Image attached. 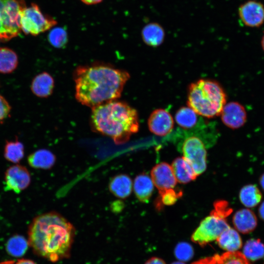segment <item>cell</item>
Wrapping results in <instances>:
<instances>
[{"label": "cell", "instance_id": "cell-20", "mask_svg": "<svg viewBox=\"0 0 264 264\" xmlns=\"http://www.w3.org/2000/svg\"><path fill=\"white\" fill-rule=\"evenodd\" d=\"M219 246L227 252H234L242 246V240L239 233L230 227L225 230L217 238Z\"/></svg>", "mask_w": 264, "mask_h": 264}, {"label": "cell", "instance_id": "cell-15", "mask_svg": "<svg viewBox=\"0 0 264 264\" xmlns=\"http://www.w3.org/2000/svg\"><path fill=\"white\" fill-rule=\"evenodd\" d=\"M54 88V79L46 72H43L37 75L32 80L31 84L32 93L40 98H47L50 96Z\"/></svg>", "mask_w": 264, "mask_h": 264}, {"label": "cell", "instance_id": "cell-32", "mask_svg": "<svg viewBox=\"0 0 264 264\" xmlns=\"http://www.w3.org/2000/svg\"><path fill=\"white\" fill-rule=\"evenodd\" d=\"M214 209L211 212L219 217L226 219L232 212V209L229 206L226 200H218L214 203Z\"/></svg>", "mask_w": 264, "mask_h": 264}, {"label": "cell", "instance_id": "cell-19", "mask_svg": "<svg viewBox=\"0 0 264 264\" xmlns=\"http://www.w3.org/2000/svg\"><path fill=\"white\" fill-rule=\"evenodd\" d=\"M28 164L35 169H49L56 161L55 155L49 150H38L31 154L27 158Z\"/></svg>", "mask_w": 264, "mask_h": 264}, {"label": "cell", "instance_id": "cell-7", "mask_svg": "<svg viewBox=\"0 0 264 264\" xmlns=\"http://www.w3.org/2000/svg\"><path fill=\"white\" fill-rule=\"evenodd\" d=\"M230 227L226 219L210 213L200 223L191 236V240L202 247L217 239L219 236Z\"/></svg>", "mask_w": 264, "mask_h": 264}, {"label": "cell", "instance_id": "cell-9", "mask_svg": "<svg viewBox=\"0 0 264 264\" xmlns=\"http://www.w3.org/2000/svg\"><path fill=\"white\" fill-rule=\"evenodd\" d=\"M4 189L19 194L27 188L31 181L29 171L23 166L16 164L9 167L5 171Z\"/></svg>", "mask_w": 264, "mask_h": 264}, {"label": "cell", "instance_id": "cell-5", "mask_svg": "<svg viewBox=\"0 0 264 264\" xmlns=\"http://www.w3.org/2000/svg\"><path fill=\"white\" fill-rule=\"evenodd\" d=\"M26 7L24 0H0V39L7 41L21 33V17Z\"/></svg>", "mask_w": 264, "mask_h": 264}, {"label": "cell", "instance_id": "cell-2", "mask_svg": "<svg viewBox=\"0 0 264 264\" xmlns=\"http://www.w3.org/2000/svg\"><path fill=\"white\" fill-rule=\"evenodd\" d=\"M75 232L64 216L49 212L32 220L28 229V241L36 255L56 262L69 257Z\"/></svg>", "mask_w": 264, "mask_h": 264}, {"label": "cell", "instance_id": "cell-13", "mask_svg": "<svg viewBox=\"0 0 264 264\" xmlns=\"http://www.w3.org/2000/svg\"><path fill=\"white\" fill-rule=\"evenodd\" d=\"M151 176L159 192L174 188L177 182L172 166L166 162L155 165L151 171Z\"/></svg>", "mask_w": 264, "mask_h": 264}, {"label": "cell", "instance_id": "cell-35", "mask_svg": "<svg viewBox=\"0 0 264 264\" xmlns=\"http://www.w3.org/2000/svg\"><path fill=\"white\" fill-rule=\"evenodd\" d=\"M145 264H166L162 259L157 257H152L146 262Z\"/></svg>", "mask_w": 264, "mask_h": 264}, {"label": "cell", "instance_id": "cell-8", "mask_svg": "<svg viewBox=\"0 0 264 264\" xmlns=\"http://www.w3.org/2000/svg\"><path fill=\"white\" fill-rule=\"evenodd\" d=\"M181 150L183 157L190 162L198 176L205 171L207 152L204 143L199 138L195 136L186 138Z\"/></svg>", "mask_w": 264, "mask_h": 264}, {"label": "cell", "instance_id": "cell-41", "mask_svg": "<svg viewBox=\"0 0 264 264\" xmlns=\"http://www.w3.org/2000/svg\"><path fill=\"white\" fill-rule=\"evenodd\" d=\"M261 44L262 48L264 51V35L262 37Z\"/></svg>", "mask_w": 264, "mask_h": 264}, {"label": "cell", "instance_id": "cell-34", "mask_svg": "<svg viewBox=\"0 0 264 264\" xmlns=\"http://www.w3.org/2000/svg\"><path fill=\"white\" fill-rule=\"evenodd\" d=\"M192 264H215V263L212 256L201 259L193 263Z\"/></svg>", "mask_w": 264, "mask_h": 264}, {"label": "cell", "instance_id": "cell-33", "mask_svg": "<svg viewBox=\"0 0 264 264\" xmlns=\"http://www.w3.org/2000/svg\"><path fill=\"white\" fill-rule=\"evenodd\" d=\"M11 107L6 99L0 94V121L6 119L9 115Z\"/></svg>", "mask_w": 264, "mask_h": 264}, {"label": "cell", "instance_id": "cell-17", "mask_svg": "<svg viewBox=\"0 0 264 264\" xmlns=\"http://www.w3.org/2000/svg\"><path fill=\"white\" fill-rule=\"evenodd\" d=\"M133 189L135 197L140 202L148 203L153 193L154 184L151 177L143 173L135 177Z\"/></svg>", "mask_w": 264, "mask_h": 264}, {"label": "cell", "instance_id": "cell-30", "mask_svg": "<svg viewBox=\"0 0 264 264\" xmlns=\"http://www.w3.org/2000/svg\"><path fill=\"white\" fill-rule=\"evenodd\" d=\"M194 252L192 246L186 242L178 243L174 249L176 257L181 262H187L194 256Z\"/></svg>", "mask_w": 264, "mask_h": 264}, {"label": "cell", "instance_id": "cell-24", "mask_svg": "<svg viewBox=\"0 0 264 264\" xmlns=\"http://www.w3.org/2000/svg\"><path fill=\"white\" fill-rule=\"evenodd\" d=\"M198 114L189 107H182L176 112L175 120L177 124L184 129H190L197 124Z\"/></svg>", "mask_w": 264, "mask_h": 264}, {"label": "cell", "instance_id": "cell-3", "mask_svg": "<svg viewBox=\"0 0 264 264\" xmlns=\"http://www.w3.org/2000/svg\"><path fill=\"white\" fill-rule=\"evenodd\" d=\"M90 124L94 132L110 137L117 145L127 142L139 128L136 110L116 100L92 108Z\"/></svg>", "mask_w": 264, "mask_h": 264}, {"label": "cell", "instance_id": "cell-42", "mask_svg": "<svg viewBox=\"0 0 264 264\" xmlns=\"http://www.w3.org/2000/svg\"><path fill=\"white\" fill-rule=\"evenodd\" d=\"M171 264H185L184 263H183L182 262H175L173 263H172Z\"/></svg>", "mask_w": 264, "mask_h": 264}, {"label": "cell", "instance_id": "cell-21", "mask_svg": "<svg viewBox=\"0 0 264 264\" xmlns=\"http://www.w3.org/2000/svg\"><path fill=\"white\" fill-rule=\"evenodd\" d=\"M141 37L146 44L152 47H156L163 43L165 32L160 24L153 22L146 25L143 27L141 31Z\"/></svg>", "mask_w": 264, "mask_h": 264}, {"label": "cell", "instance_id": "cell-39", "mask_svg": "<svg viewBox=\"0 0 264 264\" xmlns=\"http://www.w3.org/2000/svg\"><path fill=\"white\" fill-rule=\"evenodd\" d=\"M260 185L264 191V173L261 176L260 178Z\"/></svg>", "mask_w": 264, "mask_h": 264}, {"label": "cell", "instance_id": "cell-25", "mask_svg": "<svg viewBox=\"0 0 264 264\" xmlns=\"http://www.w3.org/2000/svg\"><path fill=\"white\" fill-rule=\"evenodd\" d=\"M29 246L28 241L23 236L14 235L10 237L6 244V250L10 255L21 257L26 252Z\"/></svg>", "mask_w": 264, "mask_h": 264}, {"label": "cell", "instance_id": "cell-38", "mask_svg": "<svg viewBox=\"0 0 264 264\" xmlns=\"http://www.w3.org/2000/svg\"><path fill=\"white\" fill-rule=\"evenodd\" d=\"M259 215L262 220H264V201L260 206L259 209Z\"/></svg>", "mask_w": 264, "mask_h": 264}, {"label": "cell", "instance_id": "cell-18", "mask_svg": "<svg viewBox=\"0 0 264 264\" xmlns=\"http://www.w3.org/2000/svg\"><path fill=\"white\" fill-rule=\"evenodd\" d=\"M132 184V180L128 175L120 174L110 179L109 188L110 192L115 197L125 199L131 194Z\"/></svg>", "mask_w": 264, "mask_h": 264}, {"label": "cell", "instance_id": "cell-36", "mask_svg": "<svg viewBox=\"0 0 264 264\" xmlns=\"http://www.w3.org/2000/svg\"><path fill=\"white\" fill-rule=\"evenodd\" d=\"M14 264H36L34 261L29 260L22 259H19Z\"/></svg>", "mask_w": 264, "mask_h": 264}, {"label": "cell", "instance_id": "cell-29", "mask_svg": "<svg viewBox=\"0 0 264 264\" xmlns=\"http://www.w3.org/2000/svg\"><path fill=\"white\" fill-rule=\"evenodd\" d=\"M47 38L49 43L54 47L58 48L65 47L68 41L66 30L60 27L51 29Z\"/></svg>", "mask_w": 264, "mask_h": 264}, {"label": "cell", "instance_id": "cell-14", "mask_svg": "<svg viewBox=\"0 0 264 264\" xmlns=\"http://www.w3.org/2000/svg\"><path fill=\"white\" fill-rule=\"evenodd\" d=\"M233 224L239 232L248 234L254 230L257 225V219L255 213L246 208L235 212L232 218Z\"/></svg>", "mask_w": 264, "mask_h": 264}, {"label": "cell", "instance_id": "cell-22", "mask_svg": "<svg viewBox=\"0 0 264 264\" xmlns=\"http://www.w3.org/2000/svg\"><path fill=\"white\" fill-rule=\"evenodd\" d=\"M239 198L244 206L253 208L261 202L262 194L256 185L250 184L244 186L240 190Z\"/></svg>", "mask_w": 264, "mask_h": 264}, {"label": "cell", "instance_id": "cell-27", "mask_svg": "<svg viewBox=\"0 0 264 264\" xmlns=\"http://www.w3.org/2000/svg\"><path fill=\"white\" fill-rule=\"evenodd\" d=\"M242 254L249 261L259 260L264 257V244L259 239H249L244 245Z\"/></svg>", "mask_w": 264, "mask_h": 264}, {"label": "cell", "instance_id": "cell-40", "mask_svg": "<svg viewBox=\"0 0 264 264\" xmlns=\"http://www.w3.org/2000/svg\"><path fill=\"white\" fill-rule=\"evenodd\" d=\"M15 262L13 260H8L0 262V264H14Z\"/></svg>", "mask_w": 264, "mask_h": 264}, {"label": "cell", "instance_id": "cell-4", "mask_svg": "<svg viewBox=\"0 0 264 264\" xmlns=\"http://www.w3.org/2000/svg\"><path fill=\"white\" fill-rule=\"evenodd\" d=\"M226 102V93L215 81L201 79L189 86L187 105L198 115L208 118L217 116Z\"/></svg>", "mask_w": 264, "mask_h": 264}, {"label": "cell", "instance_id": "cell-6", "mask_svg": "<svg viewBox=\"0 0 264 264\" xmlns=\"http://www.w3.org/2000/svg\"><path fill=\"white\" fill-rule=\"evenodd\" d=\"M52 17L44 14L36 3L25 7L21 17V30L25 34L37 36L57 24Z\"/></svg>", "mask_w": 264, "mask_h": 264}, {"label": "cell", "instance_id": "cell-16", "mask_svg": "<svg viewBox=\"0 0 264 264\" xmlns=\"http://www.w3.org/2000/svg\"><path fill=\"white\" fill-rule=\"evenodd\" d=\"M172 168L177 182L186 184L198 176L190 162L183 156L175 159Z\"/></svg>", "mask_w": 264, "mask_h": 264}, {"label": "cell", "instance_id": "cell-26", "mask_svg": "<svg viewBox=\"0 0 264 264\" xmlns=\"http://www.w3.org/2000/svg\"><path fill=\"white\" fill-rule=\"evenodd\" d=\"M24 146L17 138L14 141H6L4 149L5 158L13 163L21 161L24 155Z\"/></svg>", "mask_w": 264, "mask_h": 264}, {"label": "cell", "instance_id": "cell-12", "mask_svg": "<svg viewBox=\"0 0 264 264\" xmlns=\"http://www.w3.org/2000/svg\"><path fill=\"white\" fill-rule=\"evenodd\" d=\"M148 125L151 132L157 136H163L172 132L174 121L169 112L164 109H158L154 110L150 114Z\"/></svg>", "mask_w": 264, "mask_h": 264}, {"label": "cell", "instance_id": "cell-1", "mask_svg": "<svg viewBox=\"0 0 264 264\" xmlns=\"http://www.w3.org/2000/svg\"><path fill=\"white\" fill-rule=\"evenodd\" d=\"M129 73L110 65L96 63L78 66L74 71L75 97L91 109L120 97Z\"/></svg>", "mask_w": 264, "mask_h": 264}, {"label": "cell", "instance_id": "cell-31", "mask_svg": "<svg viewBox=\"0 0 264 264\" xmlns=\"http://www.w3.org/2000/svg\"><path fill=\"white\" fill-rule=\"evenodd\" d=\"M159 202L165 205H172L182 197V192L171 188L159 192Z\"/></svg>", "mask_w": 264, "mask_h": 264}, {"label": "cell", "instance_id": "cell-37", "mask_svg": "<svg viewBox=\"0 0 264 264\" xmlns=\"http://www.w3.org/2000/svg\"><path fill=\"white\" fill-rule=\"evenodd\" d=\"M84 3L87 5L96 4L101 2L103 0H80Z\"/></svg>", "mask_w": 264, "mask_h": 264}, {"label": "cell", "instance_id": "cell-10", "mask_svg": "<svg viewBox=\"0 0 264 264\" xmlns=\"http://www.w3.org/2000/svg\"><path fill=\"white\" fill-rule=\"evenodd\" d=\"M239 17L243 23L250 27H258L264 22V5L255 0H248L239 7Z\"/></svg>", "mask_w": 264, "mask_h": 264}, {"label": "cell", "instance_id": "cell-11", "mask_svg": "<svg viewBox=\"0 0 264 264\" xmlns=\"http://www.w3.org/2000/svg\"><path fill=\"white\" fill-rule=\"evenodd\" d=\"M220 115L223 123L233 130L241 128L247 121V113L245 108L237 102H230L225 104Z\"/></svg>", "mask_w": 264, "mask_h": 264}, {"label": "cell", "instance_id": "cell-23", "mask_svg": "<svg viewBox=\"0 0 264 264\" xmlns=\"http://www.w3.org/2000/svg\"><path fill=\"white\" fill-rule=\"evenodd\" d=\"M19 63L16 53L8 47L0 48V73L8 74L13 72Z\"/></svg>", "mask_w": 264, "mask_h": 264}, {"label": "cell", "instance_id": "cell-28", "mask_svg": "<svg viewBox=\"0 0 264 264\" xmlns=\"http://www.w3.org/2000/svg\"><path fill=\"white\" fill-rule=\"evenodd\" d=\"M215 264H252L239 251L227 252L221 255L213 256Z\"/></svg>", "mask_w": 264, "mask_h": 264}]
</instances>
